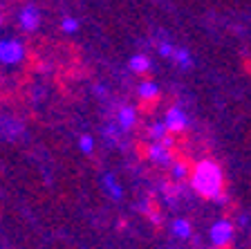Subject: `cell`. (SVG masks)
Instances as JSON below:
<instances>
[{"instance_id": "e0dca14e", "label": "cell", "mask_w": 251, "mask_h": 249, "mask_svg": "<svg viewBox=\"0 0 251 249\" xmlns=\"http://www.w3.org/2000/svg\"><path fill=\"white\" fill-rule=\"evenodd\" d=\"M173 50H175V47L168 45V43H162V45H159V52H162L164 56H173Z\"/></svg>"}, {"instance_id": "9a60e30c", "label": "cell", "mask_w": 251, "mask_h": 249, "mask_svg": "<svg viewBox=\"0 0 251 249\" xmlns=\"http://www.w3.org/2000/svg\"><path fill=\"white\" fill-rule=\"evenodd\" d=\"M92 146H94L92 137H81V151L83 153H92Z\"/></svg>"}, {"instance_id": "ac0fdd59", "label": "cell", "mask_w": 251, "mask_h": 249, "mask_svg": "<svg viewBox=\"0 0 251 249\" xmlns=\"http://www.w3.org/2000/svg\"><path fill=\"white\" fill-rule=\"evenodd\" d=\"M0 23H2V18H0Z\"/></svg>"}, {"instance_id": "6da1fadb", "label": "cell", "mask_w": 251, "mask_h": 249, "mask_svg": "<svg viewBox=\"0 0 251 249\" xmlns=\"http://www.w3.org/2000/svg\"><path fill=\"white\" fill-rule=\"evenodd\" d=\"M191 187L206 200H220L225 195V175L213 160H202L191 173Z\"/></svg>"}, {"instance_id": "30bf717a", "label": "cell", "mask_w": 251, "mask_h": 249, "mask_svg": "<svg viewBox=\"0 0 251 249\" xmlns=\"http://www.w3.org/2000/svg\"><path fill=\"white\" fill-rule=\"evenodd\" d=\"M128 65H130L132 72L141 74V72H146V70L151 68V61H148V58L144 56V54H137V56H132V58H130V63H128Z\"/></svg>"}, {"instance_id": "5b68a950", "label": "cell", "mask_w": 251, "mask_h": 249, "mask_svg": "<svg viewBox=\"0 0 251 249\" xmlns=\"http://www.w3.org/2000/svg\"><path fill=\"white\" fill-rule=\"evenodd\" d=\"M148 157L162 166H168L173 162V155H171V151H168V146H164L162 141H155V144L148 146Z\"/></svg>"}, {"instance_id": "8992f818", "label": "cell", "mask_w": 251, "mask_h": 249, "mask_svg": "<svg viewBox=\"0 0 251 249\" xmlns=\"http://www.w3.org/2000/svg\"><path fill=\"white\" fill-rule=\"evenodd\" d=\"M21 25L25 31H34L38 27V9L34 5H27L21 11Z\"/></svg>"}, {"instance_id": "5bb4252c", "label": "cell", "mask_w": 251, "mask_h": 249, "mask_svg": "<svg viewBox=\"0 0 251 249\" xmlns=\"http://www.w3.org/2000/svg\"><path fill=\"white\" fill-rule=\"evenodd\" d=\"M186 173H188V168H186V164H184V162L173 164V177H175V180H184V177H186Z\"/></svg>"}, {"instance_id": "277c9868", "label": "cell", "mask_w": 251, "mask_h": 249, "mask_svg": "<svg viewBox=\"0 0 251 249\" xmlns=\"http://www.w3.org/2000/svg\"><path fill=\"white\" fill-rule=\"evenodd\" d=\"M164 124H166L168 130H173V133H179V130H184L188 126V119H186V114H184L179 108H171L166 112V119H164Z\"/></svg>"}, {"instance_id": "7c38bea8", "label": "cell", "mask_w": 251, "mask_h": 249, "mask_svg": "<svg viewBox=\"0 0 251 249\" xmlns=\"http://www.w3.org/2000/svg\"><path fill=\"white\" fill-rule=\"evenodd\" d=\"M166 133H168L166 124H152V126H151V137H152V141H164V139H166Z\"/></svg>"}, {"instance_id": "8fae6325", "label": "cell", "mask_w": 251, "mask_h": 249, "mask_svg": "<svg viewBox=\"0 0 251 249\" xmlns=\"http://www.w3.org/2000/svg\"><path fill=\"white\" fill-rule=\"evenodd\" d=\"M157 94H159V88H157L155 83L146 81V83H141L139 85V97L141 99H155Z\"/></svg>"}, {"instance_id": "3957f363", "label": "cell", "mask_w": 251, "mask_h": 249, "mask_svg": "<svg viewBox=\"0 0 251 249\" xmlns=\"http://www.w3.org/2000/svg\"><path fill=\"white\" fill-rule=\"evenodd\" d=\"M233 238V224L229 220H218V222L211 227V243L215 247H226Z\"/></svg>"}, {"instance_id": "7a4b0ae2", "label": "cell", "mask_w": 251, "mask_h": 249, "mask_svg": "<svg viewBox=\"0 0 251 249\" xmlns=\"http://www.w3.org/2000/svg\"><path fill=\"white\" fill-rule=\"evenodd\" d=\"M23 45L14 38H7V41H0V63H7V65H14L23 58Z\"/></svg>"}, {"instance_id": "4fadbf2b", "label": "cell", "mask_w": 251, "mask_h": 249, "mask_svg": "<svg viewBox=\"0 0 251 249\" xmlns=\"http://www.w3.org/2000/svg\"><path fill=\"white\" fill-rule=\"evenodd\" d=\"M103 180H105V189H110L112 197H115V200H119V197H121V189H119V184L115 182V177H112V175H105Z\"/></svg>"}, {"instance_id": "ba28073f", "label": "cell", "mask_w": 251, "mask_h": 249, "mask_svg": "<svg viewBox=\"0 0 251 249\" xmlns=\"http://www.w3.org/2000/svg\"><path fill=\"white\" fill-rule=\"evenodd\" d=\"M173 234L179 236V238H188V236L193 234V229H191V222L184 218H177L173 222Z\"/></svg>"}, {"instance_id": "52a82bcc", "label": "cell", "mask_w": 251, "mask_h": 249, "mask_svg": "<svg viewBox=\"0 0 251 249\" xmlns=\"http://www.w3.org/2000/svg\"><path fill=\"white\" fill-rule=\"evenodd\" d=\"M119 128L121 130H130L132 126H135V121H137V110L135 108H130V106H126V108H121L119 110Z\"/></svg>"}, {"instance_id": "2e32d148", "label": "cell", "mask_w": 251, "mask_h": 249, "mask_svg": "<svg viewBox=\"0 0 251 249\" xmlns=\"http://www.w3.org/2000/svg\"><path fill=\"white\" fill-rule=\"evenodd\" d=\"M63 29H65V31H74V29H76V21L65 18V21H63Z\"/></svg>"}, {"instance_id": "9c48e42d", "label": "cell", "mask_w": 251, "mask_h": 249, "mask_svg": "<svg viewBox=\"0 0 251 249\" xmlns=\"http://www.w3.org/2000/svg\"><path fill=\"white\" fill-rule=\"evenodd\" d=\"M171 58L177 63L179 68H184V70H191V68H193V61H191V56H188L186 50H173V56Z\"/></svg>"}]
</instances>
